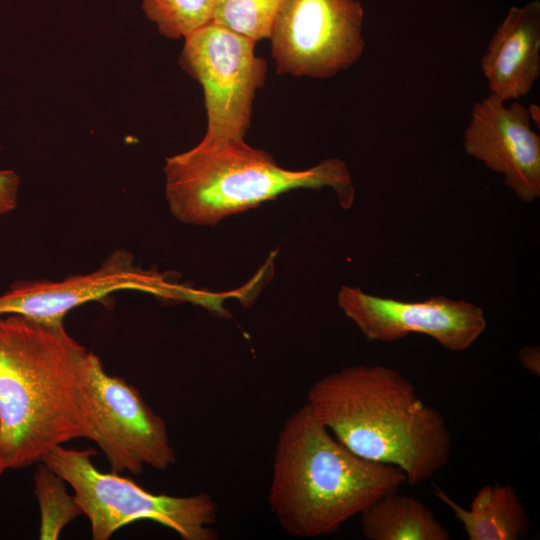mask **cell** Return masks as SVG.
Segmentation results:
<instances>
[{"mask_svg": "<svg viewBox=\"0 0 540 540\" xmlns=\"http://www.w3.org/2000/svg\"><path fill=\"white\" fill-rule=\"evenodd\" d=\"M6 470H8V469H7L5 461H4V456H3L2 447H1V437H0V479L3 476V474L5 473Z\"/></svg>", "mask_w": 540, "mask_h": 540, "instance_id": "ffe728a7", "label": "cell"}, {"mask_svg": "<svg viewBox=\"0 0 540 540\" xmlns=\"http://www.w3.org/2000/svg\"><path fill=\"white\" fill-rule=\"evenodd\" d=\"M368 540H449V531L417 497L393 492L373 502L361 514Z\"/></svg>", "mask_w": 540, "mask_h": 540, "instance_id": "5bb4252c", "label": "cell"}, {"mask_svg": "<svg viewBox=\"0 0 540 540\" xmlns=\"http://www.w3.org/2000/svg\"><path fill=\"white\" fill-rule=\"evenodd\" d=\"M92 449L58 446L46 454L48 465L72 488L89 523L93 540H108L124 526L152 521L183 540H216L213 529L218 506L205 492L189 496L155 494L117 472H103L93 464Z\"/></svg>", "mask_w": 540, "mask_h": 540, "instance_id": "5b68a950", "label": "cell"}, {"mask_svg": "<svg viewBox=\"0 0 540 540\" xmlns=\"http://www.w3.org/2000/svg\"><path fill=\"white\" fill-rule=\"evenodd\" d=\"M518 360L532 375L540 376V350L536 345L526 346L518 352Z\"/></svg>", "mask_w": 540, "mask_h": 540, "instance_id": "d6986e66", "label": "cell"}, {"mask_svg": "<svg viewBox=\"0 0 540 540\" xmlns=\"http://www.w3.org/2000/svg\"><path fill=\"white\" fill-rule=\"evenodd\" d=\"M20 185V177L15 171L0 170V216L16 208Z\"/></svg>", "mask_w": 540, "mask_h": 540, "instance_id": "ac0fdd59", "label": "cell"}, {"mask_svg": "<svg viewBox=\"0 0 540 540\" xmlns=\"http://www.w3.org/2000/svg\"><path fill=\"white\" fill-rule=\"evenodd\" d=\"M405 482L399 468L345 447L305 403L278 433L267 500L287 534L317 538L335 533Z\"/></svg>", "mask_w": 540, "mask_h": 540, "instance_id": "3957f363", "label": "cell"}, {"mask_svg": "<svg viewBox=\"0 0 540 540\" xmlns=\"http://www.w3.org/2000/svg\"><path fill=\"white\" fill-rule=\"evenodd\" d=\"M338 306L369 340L394 342L411 333L427 335L445 349H468L485 331L483 310L471 302L435 296L423 301H401L341 286Z\"/></svg>", "mask_w": 540, "mask_h": 540, "instance_id": "9c48e42d", "label": "cell"}, {"mask_svg": "<svg viewBox=\"0 0 540 540\" xmlns=\"http://www.w3.org/2000/svg\"><path fill=\"white\" fill-rule=\"evenodd\" d=\"M434 494L452 510L469 540H519L530 529V517L511 485L496 483L480 488L469 509L439 487Z\"/></svg>", "mask_w": 540, "mask_h": 540, "instance_id": "4fadbf2b", "label": "cell"}, {"mask_svg": "<svg viewBox=\"0 0 540 540\" xmlns=\"http://www.w3.org/2000/svg\"><path fill=\"white\" fill-rule=\"evenodd\" d=\"M489 93L518 100L540 76V2L510 7L481 57Z\"/></svg>", "mask_w": 540, "mask_h": 540, "instance_id": "7c38bea8", "label": "cell"}, {"mask_svg": "<svg viewBox=\"0 0 540 540\" xmlns=\"http://www.w3.org/2000/svg\"><path fill=\"white\" fill-rule=\"evenodd\" d=\"M37 464L34 493L40 510L39 539L56 540L82 511L65 480L42 461Z\"/></svg>", "mask_w": 540, "mask_h": 540, "instance_id": "9a60e30c", "label": "cell"}, {"mask_svg": "<svg viewBox=\"0 0 540 540\" xmlns=\"http://www.w3.org/2000/svg\"><path fill=\"white\" fill-rule=\"evenodd\" d=\"M498 97L474 103L464 131L468 155L502 174L504 184L524 202L540 197V137L531 128L528 107L509 106Z\"/></svg>", "mask_w": 540, "mask_h": 540, "instance_id": "8fae6325", "label": "cell"}, {"mask_svg": "<svg viewBox=\"0 0 540 540\" xmlns=\"http://www.w3.org/2000/svg\"><path fill=\"white\" fill-rule=\"evenodd\" d=\"M180 67L203 88L207 129L201 140H244L267 65L255 53L257 41L214 21L184 38Z\"/></svg>", "mask_w": 540, "mask_h": 540, "instance_id": "8992f818", "label": "cell"}, {"mask_svg": "<svg viewBox=\"0 0 540 540\" xmlns=\"http://www.w3.org/2000/svg\"><path fill=\"white\" fill-rule=\"evenodd\" d=\"M142 9L158 32L184 38L213 19L218 0H141Z\"/></svg>", "mask_w": 540, "mask_h": 540, "instance_id": "2e32d148", "label": "cell"}, {"mask_svg": "<svg viewBox=\"0 0 540 540\" xmlns=\"http://www.w3.org/2000/svg\"><path fill=\"white\" fill-rule=\"evenodd\" d=\"M306 403L345 447L399 468L412 486L432 478L450 460L452 436L442 413L394 368H342L317 380Z\"/></svg>", "mask_w": 540, "mask_h": 540, "instance_id": "7a4b0ae2", "label": "cell"}, {"mask_svg": "<svg viewBox=\"0 0 540 540\" xmlns=\"http://www.w3.org/2000/svg\"><path fill=\"white\" fill-rule=\"evenodd\" d=\"M363 21L358 0H284L269 37L276 72L334 77L362 56Z\"/></svg>", "mask_w": 540, "mask_h": 540, "instance_id": "ba28073f", "label": "cell"}, {"mask_svg": "<svg viewBox=\"0 0 540 540\" xmlns=\"http://www.w3.org/2000/svg\"><path fill=\"white\" fill-rule=\"evenodd\" d=\"M92 353L64 325L0 316V437L8 470L37 464L71 440L88 439Z\"/></svg>", "mask_w": 540, "mask_h": 540, "instance_id": "6da1fadb", "label": "cell"}, {"mask_svg": "<svg viewBox=\"0 0 540 540\" xmlns=\"http://www.w3.org/2000/svg\"><path fill=\"white\" fill-rule=\"evenodd\" d=\"M88 439L112 471L140 475L146 466L164 471L176 462L165 420L125 379L111 375L92 353L86 376Z\"/></svg>", "mask_w": 540, "mask_h": 540, "instance_id": "52a82bcc", "label": "cell"}, {"mask_svg": "<svg viewBox=\"0 0 540 540\" xmlns=\"http://www.w3.org/2000/svg\"><path fill=\"white\" fill-rule=\"evenodd\" d=\"M137 290L180 299L183 287L163 275L134 264L124 249L110 254L95 270L54 280H20L0 294V316L19 315L32 321L62 326L68 312L114 292Z\"/></svg>", "mask_w": 540, "mask_h": 540, "instance_id": "30bf717a", "label": "cell"}, {"mask_svg": "<svg viewBox=\"0 0 540 540\" xmlns=\"http://www.w3.org/2000/svg\"><path fill=\"white\" fill-rule=\"evenodd\" d=\"M284 0H218L212 21L255 41L269 39Z\"/></svg>", "mask_w": 540, "mask_h": 540, "instance_id": "e0dca14e", "label": "cell"}, {"mask_svg": "<svg viewBox=\"0 0 540 540\" xmlns=\"http://www.w3.org/2000/svg\"><path fill=\"white\" fill-rule=\"evenodd\" d=\"M164 174L172 215L191 225H214L300 188L330 187L344 209L355 198L352 176L341 159L328 158L308 169L289 170L244 140L200 141L188 151L167 157Z\"/></svg>", "mask_w": 540, "mask_h": 540, "instance_id": "277c9868", "label": "cell"}]
</instances>
